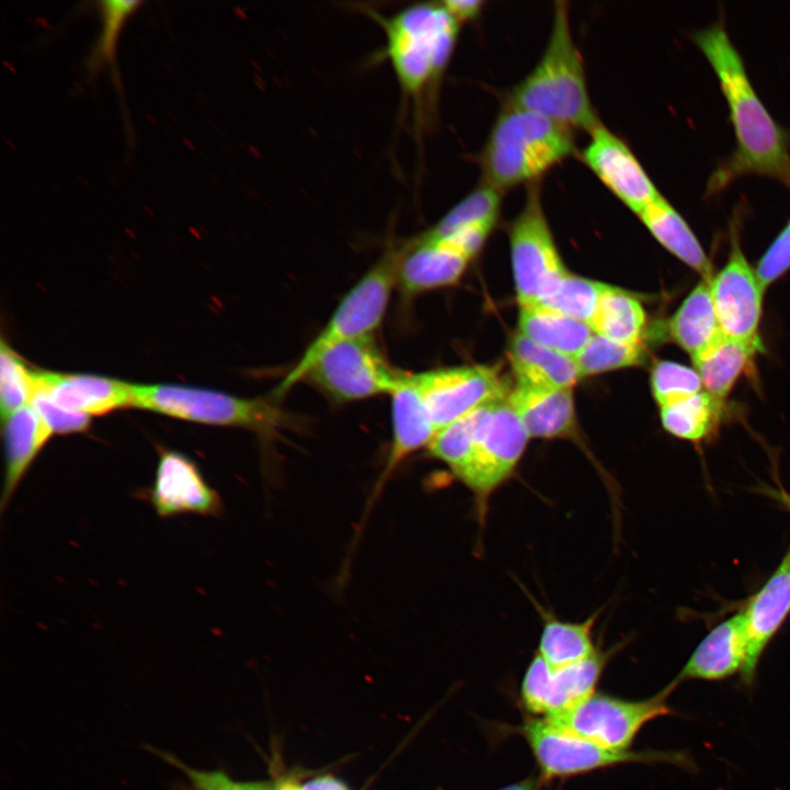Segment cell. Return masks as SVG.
<instances>
[{"label": "cell", "instance_id": "25", "mask_svg": "<svg viewBox=\"0 0 790 790\" xmlns=\"http://www.w3.org/2000/svg\"><path fill=\"white\" fill-rule=\"evenodd\" d=\"M639 216L664 248L698 272L703 280L712 279L711 262L696 235L681 215L661 194Z\"/></svg>", "mask_w": 790, "mask_h": 790}, {"label": "cell", "instance_id": "38", "mask_svg": "<svg viewBox=\"0 0 790 790\" xmlns=\"http://www.w3.org/2000/svg\"><path fill=\"white\" fill-rule=\"evenodd\" d=\"M651 388L659 406H664L703 391L696 371L673 361H658L651 372Z\"/></svg>", "mask_w": 790, "mask_h": 790}, {"label": "cell", "instance_id": "15", "mask_svg": "<svg viewBox=\"0 0 790 790\" xmlns=\"http://www.w3.org/2000/svg\"><path fill=\"white\" fill-rule=\"evenodd\" d=\"M589 134L583 160L624 205L639 215L659 192L620 137L601 123Z\"/></svg>", "mask_w": 790, "mask_h": 790}, {"label": "cell", "instance_id": "35", "mask_svg": "<svg viewBox=\"0 0 790 790\" xmlns=\"http://www.w3.org/2000/svg\"><path fill=\"white\" fill-rule=\"evenodd\" d=\"M97 4L102 27L86 61L88 72L94 75L104 68L113 67L119 34L125 21L138 9L142 2L135 0H104L99 1Z\"/></svg>", "mask_w": 790, "mask_h": 790}, {"label": "cell", "instance_id": "24", "mask_svg": "<svg viewBox=\"0 0 790 790\" xmlns=\"http://www.w3.org/2000/svg\"><path fill=\"white\" fill-rule=\"evenodd\" d=\"M509 359L517 384L542 388H571L578 379L575 359L540 346L520 332L509 346Z\"/></svg>", "mask_w": 790, "mask_h": 790}, {"label": "cell", "instance_id": "11", "mask_svg": "<svg viewBox=\"0 0 790 790\" xmlns=\"http://www.w3.org/2000/svg\"><path fill=\"white\" fill-rule=\"evenodd\" d=\"M399 372L388 365L371 336L328 347L305 379L337 402H352L391 394Z\"/></svg>", "mask_w": 790, "mask_h": 790}, {"label": "cell", "instance_id": "31", "mask_svg": "<svg viewBox=\"0 0 790 790\" xmlns=\"http://www.w3.org/2000/svg\"><path fill=\"white\" fill-rule=\"evenodd\" d=\"M722 403L706 391L661 406L664 429L674 437L700 443L716 430L721 418Z\"/></svg>", "mask_w": 790, "mask_h": 790}, {"label": "cell", "instance_id": "27", "mask_svg": "<svg viewBox=\"0 0 790 790\" xmlns=\"http://www.w3.org/2000/svg\"><path fill=\"white\" fill-rule=\"evenodd\" d=\"M761 350V342L722 336L709 350L692 359L703 391L723 404L738 377Z\"/></svg>", "mask_w": 790, "mask_h": 790}, {"label": "cell", "instance_id": "18", "mask_svg": "<svg viewBox=\"0 0 790 790\" xmlns=\"http://www.w3.org/2000/svg\"><path fill=\"white\" fill-rule=\"evenodd\" d=\"M150 501L160 517L215 515L221 509L219 496L204 479L195 463L177 451H163L160 454Z\"/></svg>", "mask_w": 790, "mask_h": 790}, {"label": "cell", "instance_id": "12", "mask_svg": "<svg viewBox=\"0 0 790 790\" xmlns=\"http://www.w3.org/2000/svg\"><path fill=\"white\" fill-rule=\"evenodd\" d=\"M413 379L438 431L506 396L498 370L492 366L437 369L413 373Z\"/></svg>", "mask_w": 790, "mask_h": 790}, {"label": "cell", "instance_id": "4", "mask_svg": "<svg viewBox=\"0 0 790 790\" xmlns=\"http://www.w3.org/2000/svg\"><path fill=\"white\" fill-rule=\"evenodd\" d=\"M574 151L573 129L508 104L497 116L482 153L483 181L500 192L532 184Z\"/></svg>", "mask_w": 790, "mask_h": 790}, {"label": "cell", "instance_id": "42", "mask_svg": "<svg viewBox=\"0 0 790 790\" xmlns=\"http://www.w3.org/2000/svg\"><path fill=\"white\" fill-rule=\"evenodd\" d=\"M441 2L460 24L477 18L484 7V1L481 0H445Z\"/></svg>", "mask_w": 790, "mask_h": 790}, {"label": "cell", "instance_id": "44", "mask_svg": "<svg viewBox=\"0 0 790 790\" xmlns=\"http://www.w3.org/2000/svg\"><path fill=\"white\" fill-rule=\"evenodd\" d=\"M543 781L539 776L529 777L497 790H541Z\"/></svg>", "mask_w": 790, "mask_h": 790}, {"label": "cell", "instance_id": "26", "mask_svg": "<svg viewBox=\"0 0 790 790\" xmlns=\"http://www.w3.org/2000/svg\"><path fill=\"white\" fill-rule=\"evenodd\" d=\"M672 339L692 359L709 350L722 336L714 311L710 281L701 280L680 304L667 325Z\"/></svg>", "mask_w": 790, "mask_h": 790}, {"label": "cell", "instance_id": "22", "mask_svg": "<svg viewBox=\"0 0 790 790\" xmlns=\"http://www.w3.org/2000/svg\"><path fill=\"white\" fill-rule=\"evenodd\" d=\"M4 477L0 500L3 512L23 477L53 431L31 404L2 420Z\"/></svg>", "mask_w": 790, "mask_h": 790}, {"label": "cell", "instance_id": "7", "mask_svg": "<svg viewBox=\"0 0 790 790\" xmlns=\"http://www.w3.org/2000/svg\"><path fill=\"white\" fill-rule=\"evenodd\" d=\"M396 278L397 255L393 244L343 296L326 326L275 387L273 396L280 398L304 380L312 363L328 347L371 337L384 318Z\"/></svg>", "mask_w": 790, "mask_h": 790}, {"label": "cell", "instance_id": "13", "mask_svg": "<svg viewBox=\"0 0 790 790\" xmlns=\"http://www.w3.org/2000/svg\"><path fill=\"white\" fill-rule=\"evenodd\" d=\"M612 654L613 648L598 650L582 662L561 667L549 665L535 654L519 690L520 702L528 715L551 718L594 693Z\"/></svg>", "mask_w": 790, "mask_h": 790}, {"label": "cell", "instance_id": "5", "mask_svg": "<svg viewBox=\"0 0 790 790\" xmlns=\"http://www.w3.org/2000/svg\"><path fill=\"white\" fill-rule=\"evenodd\" d=\"M133 407L187 421L246 428L262 436H272L293 422L289 414L262 397L171 384H133Z\"/></svg>", "mask_w": 790, "mask_h": 790}, {"label": "cell", "instance_id": "14", "mask_svg": "<svg viewBox=\"0 0 790 790\" xmlns=\"http://www.w3.org/2000/svg\"><path fill=\"white\" fill-rule=\"evenodd\" d=\"M725 266L710 280V292L723 336L760 342L758 328L763 314V293L756 271L745 258L738 238L733 236Z\"/></svg>", "mask_w": 790, "mask_h": 790}, {"label": "cell", "instance_id": "29", "mask_svg": "<svg viewBox=\"0 0 790 790\" xmlns=\"http://www.w3.org/2000/svg\"><path fill=\"white\" fill-rule=\"evenodd\" d=\"M543 628L538 655L554 667L582 662L598 652L594 642V627L599 612L580 622L562 621L541 610Z\"/></svg>", "mask_w": 790, "mask_h": 790}, {"label": "cell", "instance_id": "40", "mask_svg": "<svg viewBox=\"0 0 790 790\" xmlns=\"http://www.w3.org/2000/svg\"><path fill=\"white\" fill-rule=\"evenodd\" d=\"M31 406L40 414L53 433L82 432L90 426V416L60 408L41 392L34 393Z\"/></svg>", "mask_w": 790, "mask_h": 790}, {"label": "cell", "instance_id": "33", "mask_svg": "<svg viewBox=\"0 0 790 790\" xmlns=\"http://www.w3.org/2000/svg\"><path fill=\"white\" fill-rule=\"evenodd\" d=\"M605 285L568 272L539 305L589 325Z\"/></svg>", "mask_w": 790, "mask_h": 790}, {"label": "cell", "instance_id": "45", "mask_svg": "<svg viewBox=\"0 0 790 790\" xmlns=\"http://www.w3.org/2000/svg\"><path fill=\"white\" fill-rule=\"evenodd\" d=\"M771 496L782 503L790 510V494L786 492L771 490Z\"/></svg>", "mask_w": 790, "mask_h": 790}, {"label": "cell", "instance_id": "19", "mask_svg": "<svg viewBox=\"0 0 790 790\" xmlns=\"http://www.w3.org/2000/svg\"><path fill=\"white\" fill-rule=\"evenodd\" d=\"M36 390L69 411L103 415L133 407V384L106 376L36 371Z\"/></svg>", "mask_w": 790, "mask_h": 790}, {"label": "cell", "instance_id": "30", "mask_svg": "<svg viewBox=\"0 0 790 790\" xmlns=\"http://www.w3.org/2000/svg\"><path fill=\"white\" fill-rule=\"evenodd\" d=\"M645 326L646 313L641 302L630 293L606 284L589 321L592 332L613 341L642 346Z\"/></svg>", "mask_w": 790, "mask_h": 790}, {"label": "cell", "instance_id": "16", "mask_svg": "<svg viewBox=\"0 0 790 790\" xmlns=\"http://www.w3.org/2000/svg\"><path fill=\"white\" fill-rule=\"evenodd\" d=\"M396 285L406 297L458 282L471 260L442 239L425 232L395 242Z\"/></svg>", "mask_w": 790, "mask_h": 790}, {"label": "cell", "instance_id": "2", "mask_svg": "<svg viewBox=\"0 0 790 790\" xmlns=\"http://www.w3.org/2000/svg\"><path fill=\"white\" fill-rule=\"evenodd\" d=\"M385 35V56L416 124H425L454 52L460 23L442 2H418L394 14H372Z\"/></svg>", "mask_w": 790, "mask_h": 790}, {"label": "cell", "instance_id": "10", "mask_svg": "<svg viewBox=\"0 0 790 790\" xmlns=\"http://www.w3.org/2000/svg\"><path fill=\"white\" fill-rule=\"evenodd\" d=\"M512 271L520 307L539 304L568 271L556 249L537 183L510 227Z\"/></svg>", "mask_w": 790, "mask_h": 790}, {"label": "cell", "instance_id": "1", "mask_svg": "<svg viewBox=\"0 0 790 790\" xmlns=\"http://www.w3.org/2000/svg\"><path fill=\"white\" fill-rule=\"evenodd\" d=\"M693 40L719 79L737 143L731 158L711 177L709 191L743 174L770 177L790 190L788 135L757 97L723 23L696 32Z\"/></svg>", "mask_w": 790, "mask_h": 790}, {"label": "cell", "instance_id": "28", "mask_svg": "<svg viewBox=\"0 0 790 790\" xmlns=\"http://www.w3.org/2000/svg\"><path fill=\"white\" fill-rule=\"evenodd\" d=\"M519 332L531 341L575 358L594 334L588 324L542 305L520 307Z\"/></svg>", "mask_w": 790, "mask_h": 790}, {"label": "cell", "instance_id": "36", "mask_svg": "<svg viewBox=\"0 0 790 790\" xmlns=\"http://www.w3.org/2000/svg\"><path fill=\"white\" fill-rule=\"evenodd\" d=\"M574 359L583 377L640 364L644 359V349L592 334Z\"/></svg>", "mask_w": 790, "mask_h": 790}, {"label": "cell", "instance_id": "21", "mask_svg": "<svg viewBox=\"0 0 790 790\" xmlns=\"http://www.w3.org/2000/svg\"><path fill=\"white\" fill-rule=\"evenodd\" d=\"M746 659L744 616L740 611L715 625L697 645L672 682L718 681L742 672Z\"/></svg>", "mask_w": 790, "mask_h": 790}, {"label": "cell", "instance_id": "23", "mask_svg": "<svg viewBox=\"0 0 790 790\" xmlns=\"http://www.w3.org/2000/svg\"><path fill=\"white\" fill-rule=\"evenodd\" d=\"M508 400L530 438L572 437L575 409L571 388H542L517 384Z\"/></svg>", "mask_w": 790, "mask_h": 790}, {"label": "cell", "instance_id": "46", "mask_svg": "<svg viewBox=\"0 0 790 790\" xmlns=\"http://www.w3.org/2000/svg\"><path fill=\"white\" fill-rule=\"evenodd\" d=\"M281 787L282 790H302L301 786L293 780L281 781Z\"/></svg>", "mask_w": 790, "mask_h": 790}, {"label": "cell", "instance_id": "6", "mask_svg": "<svg viewBox=\"0 0 790 790\" xmlns=\"http://www.w3.org/2000/svg\"><path fill=\"white\" fill-rule=\"evenodd\" d=\"M517 731L527 742L543 782L630 763L672 764L687 770L695 767L686 752L613 749L560 730L543 718L527 715Z\"/></svg>", "mask_w": 790, "mask_h": 790}, {"label": "cell", "instance_id": "32", "mask_svg": "<svg viewBox=\"0 0 790 790\" xmlns=\"http://www.w3.org/2000/svg\"><path fill=\"white\" fill-rule=\"evenodd\" d=\"M500 205L501 192L483 181L425 232L440 238L473 225H495Z\"/></svg>", "mask_w": 790, "mask_h": 790}, {"label": "cell", "instance_id": "39", "mask_svg": "<svg viewBox=\"0 0 790 790\" xmlns=\"http://www.w3.org/2000/svg\"><path fill=\"white\" fill-rule=\"evenodd\" d=\"M153 752L185 776L188 780L185 790H268L271 786V782L264 781H236L223 770L194 768L168 752L158 749Z\"/></svg>", "mask_w": 790, "mask_h": 790}, {"label": "cell", "instance_id": "17", "mask_svg": "<svg viewBox=\"0 0 790 790\" xmlns=\"http://www.w3.org/2000/svg\"><path fill=\"white\" fill-rule=\"evenodd\" d=\"M742 612L746 659L740 675L742 684L752 687L763 653L790 614V545L772 575Z\"/></svg>", "mask_w": 790, "mask_h": 790}, {"label": "cell", "instance_id": "20", "mask_svg": "<svg viewBox=\"0 0 790 790\" xmlns=\"http://www.w3.org/2000/svg\"><path fill=\"white\" fill-rule=\"evenodd\" d=\"M392 397L393 438L385 463L371 500L381 492L394 470L410 454L428 448L438 430L413 379V373L399 372Z\"/></svg>", "mask_w": 790, "mask_h": 790}, {"label": "cell", "instance_id": "3", "mask_svg": "<svg viewBox=\"0 0 790 790\" xmlns=\"http://www.w3.org/2000/svg\"><path fill=\"white\" fill-rule=\"evenodd\" d=\"M509 105L548 117L571 129L591 132L600 124L587 90L566 2L554 7L550 37L532 71L510 92Z\"/></svg>", "mask_w": 790, "mask_h": 790}, {"label": "cell", "instance_id": "37", "mask_svg": "<svg viewBox=\"0 0 790 790\" xmlns=\"http://www.w3.org/2000/svg\"><path fill=\"white\" fill-rule=\"evenodd\" d=\"M430 453L449 466L463 483L474 453V432L471 414L437 432L428 447Z\"/></svg>", "mask_w": 790, "mask_h": 790}, {"label": "cell", "instance_id": "34", "mask_svg": "<svg viewBox=\"0 0 790 790\" xmlns=\"http://www.w3.org/2000/svg\"><path fill=\"white\" fill-rule=\"evenodd\" d=\"M36 371L2 339L0 347L1 420L29 406L36 390Z\"/></svg>", "mask_w": 790, "mask_h": 790}, {"label": "cell", "instance_id": "8", "mask_svg": "<svg viewBox=\"0 0 790 790\" xmlns=\"http://www.w3.org/2000/svg\"><path fill=\"white\" fill-rule=\"evenodd\" d=\"M473 460L463 484L473 493L477 519L484 523L488 500L510 476L530 439L508 395L471 413Z\"/></svg>", "mask_w": 790, "mask_h": 790}, {"label": "cell", "instance_id": "9", "mask_svg": "<svg viewBox=\"0 0 790 790\" xmlns=\"http://www.w3.org/2000/svg\"><path fill=\"white\" fill-rule=\"evenodd\" d=\"M675 688L670 681L659 692L642 700H627L595 691L574 707L545 720L560 730L599 745L628 751L645 724L676 713L668 704V697Z\"/></svg>", "mask_w": 790, "mask_h": 790}, {"label": "cell", "instance_id": "41", "mask_svg": "<svg viewBox=\"0 0 790 790\" xmlns=\"http://www.w3.org/2000/svg\"><path fill=\"white\" fill-rule=\"evenodd\" d=\"M790 269V221L766 250L756 268L764 289L777 281Z\"/></svg>", "mask_w": 790, "mask_h": 790}, {"label": "cell", "instance_id": "43", "mask_svg": "<svg viewBox=\"0 0 790 790\" xmlns=\"http://www.w3.org/2000/svg\"><path fill=\"white\" fill-rule=\"evenodd\" d=\"M302 790H349L348 786L331 775L315 777L301 786Z\"/></svg>", "mask_w": 790, "mask_h": 790}]
</instances>
